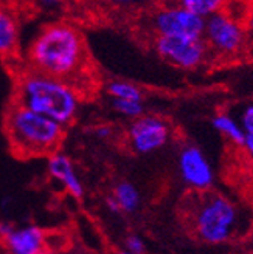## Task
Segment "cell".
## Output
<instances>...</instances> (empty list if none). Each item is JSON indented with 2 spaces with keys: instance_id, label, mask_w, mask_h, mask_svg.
<instances>
[{
  "instance_id": "7",
  "label": "cell",
  "mask_w": 253,
  "mask_h": 254,
  "mask_svg": "<svg viewBox=\"0 0 253 254\" xmlns=\"http://www.w3.org/2000/svg\"><path fill=\"white\" fill-rule=\"evenodd\" d=\"M154 48L163 61L182 70H196L204 65L210 56V48L204 37L156 36Z\"/></svg>"
},
{
  "instance_id": "16",
  "label": "cell",
  "mask_w": 253,
  "mask_h": 254,
  "mask_svg": "<svg viewBox=\"0 0 253 254\" xmlns=\"http://www.w3.org/2000/svg\"><path fill=\"white\" fill-rule=\"evenodd\" d=\"M202 17H208L224 8L225 0H172Z\"/></svg>"
},
{
  "instance_id": "1",
  "label": "cell",
  "mask_w": 253,
  "mask_h": 254,
  "mask_svg": "<svg viewBox=\"0 0 253 254\" xmlns=\"http://www.w3.org/2000/svg\"><path fill=\"white\" fill-rule=\"evenodd\" d=\"M87 58L81 33L70 23L55 22L37 31L31 41L27 50V68L78 87L80 79L87 71Z\"/></svg>"
},
{
  "instance_id": "9",
  "label": "cell",
  "mask_w": 253,
  "mask_h": 254,
  "mask_svg": "<svg viewBox=\"0 0 253 254\" xmlns=\"http://www.w3.org/2000/svg\"><path fill=\"white\" fill-rule=\"evenodd\" d=\"M179 172L182 180L196 190H207L214 182L210 161L196 146H185L179 155Z\"/></svg>"
},
{
  "instance_id": "19",
  "label": "cell",
  "mask_w": 253,
  "mask_h": 254,
  "mask_svg": "<svg viewBox=\"0 0 253 254\" xmlns=\"http://www.w3.org/2000/svg\"><path fill=\"white\" fill-rule=\"evenodd\" d=\"M124 250L129 254H143L146 251V244L140 236L131 234L124 240Z\"/></svg>"
},
{
  "instance_id": "18",
  "label": "cell",
  "mask_w": 253,
  "mask_h": 254,
  "mask_svg": "<svg viewBox=\"0 0 253 254\" xmlns=\"http://www.w3.org/2000/svg\"><path fill=\"white\" fill-rule=\"evenodd\" d=\"M67 0H30L33 8L41 14H56L64 8Z\"/></svg>"
},
{
  "instance_id": "21",
  "label": "cell",
  "mask_w": 253,
  "mask_h": 254,
  "mask_svg": "<svg viewBox=\"0 0 253 254\" xmlns=\"http://www.w3.org/2000/svg\"><path fill=\"white\" fill-rule=\"evenodd\" d=\"M241 126L246 133H253V104L244 109L241 115Z\"/></svg>"
},
{
  "instance_id": "8",
  "label": "cell",
  "mask_w": 253,
  "mask_h": 254,
  "mask_svg": "<svg viewBox=\"0 0 253 254\" xmlns=\"http://www.w3.org/2000/svg\"><path fill=\"white\" fill-rule=\"evenodd\" d=\"M171 138V126L167 120L154 115H143L132 120L128 129V143L138 155L154 154Z\"/></svg>"
},
{
  "instance_id": "22",
  "label": "cell",
  "mask_w": 253,
  "mask_h": 254,
  "mask_svg": "<svg viewBox=\"0 0 253 254\" xmlns=\"http://www.w3.org/2000/svg\"><path fill=\"white\" fill-rule=\"evenodd\" d=\"M241 147H244L247 154L253 158V133H246L244 143H243Z\"/></svg>"
},
{
  "instance_id": "6",
  "label": "cell",
  "mask_w": 253,
  "mask_h": 254,
  "mask_svg": "<svg viewBox=\"0 0 253 254\" xmlns=\"http://www.w3.org/2000/svg\"><path fill=\"white\" fill-rule=\"evenodd\" d=\"M151 27L156 36L202 37L205 30V17L171 0V3L160 6L154 12L151 17Z\"/></svg>"
},
{
  "instance_id": "10",
  "label": "cell",
  "mask_w": 253,
  "mask_h": 254,
  "mask_svg": "<svg viewBox=\"0 0 253 254\" xmlns=\"http://www.w3.org/2000/svg\"><path fill=\"white\" fill-rule=\"evenodd\" d=\"M47 172L50 175V179L58 182L72 197L81 198L84 195V186L80 180L77 171H75L73 161L66 154L56 150L52 155H48Z\"/></svg>"
},
{
  "instance_id": "20",
  "label": "cell",
  "mask_w": 253,
  "mask_h": 254,
  "mask_svg": "<svg viewBox=\"0 0 253 254\" xmlns=\"http://www.w3.org/2000/svg\"><path fill=\"white\" fill-rule=\"evenodd\" d=\"M109 2L118 9H137L142 8L148 0H109Z\"/></svg>"
},
{
  "instance_id": "4",
  "label": "cell",
  "mask_w": 253,
  "mask_h": 254,
  "mask_svg": "<svg viewBox=\"0 0 253 254\" xmlns=\"http://www.w3.org/2000/svg\"><path fill=\"white\" fill-rule=\"evenodd\" d=\"M193 231L202 242L219 245L241 233L243 214L235 203L221 194H204L191 212Z\"/></svg>"
},
{
  "instance_id": "23",
  "label": "cell",
  "mask_w": 253,
  "mask_h": 254,
  "mask_svg": "<svg viewBox=\"0 0 253 254\" xmlns=\"http://www.w3.org/2000/svg\"><path fill=\"white\" fill-rule=\"evenodd\" d=\"M106 206H107V209L110 211V212H113V214H118V212H121V209H120V206H118V203H117V200L113 198L112 195L106 200Z\"/></svg>"
},
{
  "instance_id": "25",
  "label": "cell",
  "mask_w": 253,
  "mask_h": 254,
  "mask_svg": "<svg viewBox=\"0 0 253 254\" xmlns=\"http://www.w3.org/2000/svg\"><path fill=\"white\" fill-rule=\"evenodd\" d=\"M246 25H247V30L253 33V6L250 8V12H249V16H247Z\"/></svg>"
},
{
  "instance_id": "5",
  "label": "cell",
  "mask_w": 253,
  "mask_h": 254,
  "mask_svg": "<svg viewBox=\"0 0 253 254\" xmlns=\"http://www.w3.org/2000/svg\"><path fill=\"white\" fill-rule=\"evenodd\" d=\"M202 37L205 39L210 53L230 58L243 52L247 33L241 20L221 9L205 19V30Z\"/></svg>"
},
{
  "instance_id": "15",
  "label": "cell",
  "mask_w": 253,
  "mask_h": 254,
  "mask_svg": "<svg viewBox=\"0 0 253 254\" xmlns=\"http://www.w3.org/2000/svg\"><path fill=\"white\" fill-rule=\"evenodd\" d=\"M106 92L107 95L112 98H117V99H135V101H143V92L142 88L128 82V81H110L106 87Z\"/></svg>"
},
{
  "instance_id": "13",
  "label": "cell",
  "mask_w": 253,
  "mask_h": 254,
  "mask_svg": "<svg viewBox=\"0 0 253 254\" xmlns=\"http://www.w3.org/2000/svg\"><path fill=\"white\" fill-rule=\"evenodd\" d=\"M112 197L117 200L118 206L121 209V212H135L140 206V192L135 188V185H132L131 182H120L113 188Z\"/></svg>"
},
{
  "instance_id": "24",
  "label": "cell",
  "mask_w": 253,
  "mask_h": 254,
  "mask_svg": "<svg viewBox=\"0 0 253 254\" xmlns=\"http://www.w3.org/2000/svg\"><path fill=\"white\" fill-rule=\"evenodd\" d=\"M96 135L99 138H109L112 135V129L109 126H99L98 129H96Z\"/></svg>"
},
{
  "instance_id": "2",
  "label": "cell",
  "mask_w": 253,
  "mask_h": 254,
  "mask_svg": "<svg viewBox=\"0 0 253 254\" xmlns=\"http://www.w3.org/2000/svg\"><path fill=\"white\" fill-rule=\"evenodd\" d=\"M12 103L42 113L67 127L80 112L81 93L69 81L25 68L16 78Z\"/></svg>"
},
{
  "instance_id": "14",
  "label": "cell",
  "mask_w": 253,
  "mask_h": 254,
  "mask_svg": "<svg viewBox=\"0 0 253 254\" xmlns=\"http://www.w3.org/2000/svg\"><path fill=\"white\" fill-rule=\"evenodd\" d=\"M211 124L214 129L225 138H229L232 143H235L236 146H243L246 132L243 129L241 123H238L235 118L227 115V113H218V115L213 118Z\"/></svg>"
},
{
  "instance_id": "3",
  "label": "cell",
  "mask_w": 253,
  "mask_h": 254,
  "mask_svg": "<svg viewBox=\"0 0 253 254\" xmlns=\"http://www.w3.org/2000/svg\"><path fill=\"white\" fill-rule=\"evenodd\" d=\"M5 133L11 150L17 157H48L59 150L66 136V126L17 103H11L5 115Z\"/></svg>"
},
{
  "instance_id": "12",
  "label": "cell",
  "mask_w": 253,
  "mask_h": 254,
  "mask_svg": "<svg viewBox=\"0 0 253 254\" xmlns=\"http://www.w3.org/2000/svg\"><path fill=\"white\" fill-rule=\"evenodd\" d=\"M20 30L14 12L0 6V56L12 58L19 48Z\"/></svg>"
},
{
  "instance_id": "11",
  "label": "cell",
  "mask_w": 253,
  "mask_h": 254,
  "mask_svg": "<svg viewBox=\"0 0 253 254\" xmlns=\"http://www.w3.org/2000/svg\"><path fill=\"white\" fill-rule=\"evenodd\" d=\"M2 242L12 254H41L47 247V237L41 228L33 225L22 228L12 226Z\"/></svg>"
},
{
  "instance_id": "17",
  "label": "cell",
  "mask_w": 253,
  "mask_h": 254,
  "mask_svg": "<svg viewBox=\"0 0 253 254\" xmlns=\"http://www.w3.org/2000/svg\"><path fill=\"white\" fill-rule=\"evenodd\" d=\"M112 107L118 115L135 120L138 117H142L145 113V106L143 101H135V99H117L112 98Z\"/></svg>"
}]
</instances>
